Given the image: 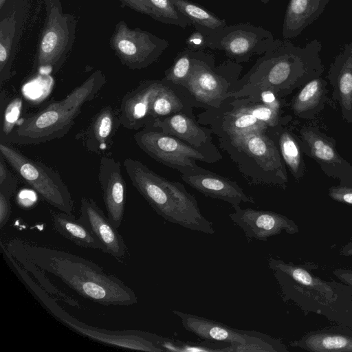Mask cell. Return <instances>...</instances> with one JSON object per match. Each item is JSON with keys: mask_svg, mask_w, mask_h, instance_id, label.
Listing matches in <instances>:
<instances>
[{"mask_svg": "<svg viewBox=\"0 0 352 352\" xmlns=\"http://www.w3.org/2000/svg\"><path fill=\"white\" fill-rule=\"evenodd\" d=\"M5 246L16 261H28L53 274L94 302L114 306L138 302L135 292L122 280L83 257L19 239L10 240Z\"/></svg>", "mask_w": 352, "mask_h": 352, "instance_id": "obj_1", "label": "cell"}, {"mask_svg": "<svg viewBox=\"0 0 352 352\" xmlns=\"http://www.w3.org/2000/svg\"><path fill=\"white\" fill-rule=\"evenodd\" d=\"M321 42L315 38L303 47L289 39L276 38L250 69L237 82L230 97L248 96L270 89L283 98L324 71L320 53Z\"/></svg>", "mask_w": 352, "mask_h": 352, "instance_id": "obj_2", "label": "cell"}, {"mask_svg": "<svg viewBox=\"0 0 352 352\" xmlns=\"http://www.w3.org/2000/svg\"><path fill=\"white\" fill-rule=\"evenodd\" d=\"M123 166L133 186L166 221L212 234V223L201 214L195 197L185 186L157 175L139 160L126 158Z\"/></svg>", "mask_w": 352, "mask_h": 352, "instance_id": "obj_3", "label": "cell"}, {"mask_svg": "<svg viewBox=\"0 0 352 352\" xmlns=\"http://www.w3.org/2000/svg\"><path fill=\"white\" fill-rule=\"evenodd\" d=\"M100 70L60 100L49 103L40 111L21 118L10 133L1 141L20 145H34L65 136L87 102L92 100L106 83Z\"/></svg>", "mask_w": 352, "mask_h": 352, "instance_id": "obj_4", "label": "cell"}, {"mask_svg": "<svg viewBox=\"0 0 352 352\" xmlns=\"http://www.w3.org/2000/svg\"><path fill=\"white\" fill-rule=\"evenodd\" d=\"M218 140L250 184L285 187L287 175L276 142V127Z\"/></svg>", "mask_w": 352, "mask_h": 352, "instance_id": "obj_5", "label": "cell"}, {"mask_svg": "<svg viewBox=\"0 0 352 352\" xmlns=\"http://www.w3.org/2000/svg\"><path fill=\"white\" fill-rule=\"evenodd\" d=\"M2 254L30 292L45 309L56 320L72 331L100 343L123 348L151 352H162L153 341L154 333L141 330H109L87 324L68 314L56 301V298L46 292L30 274L24 270L6 248Z\"/></svg>", "mask_w": 352, "mask_h": 352, "instance_id": "obj_6", "label": "cell"}, {"mask_svg": "<svg viewBox=\"0 0 352 352\" xmlns=\"http://www.w3.org/2000/svg\"><path fill=\"white\" fill-rule=\"evenodd\" d=\"M242 69L241 64L230 60L215 66L212 54L202 51L182 86L195 107L217 108L234 91Z\"/></svg>", "mask_w": 352, "mask_h": 352, "instance_id": "obj_7", "label": "cell"}, {"mask_svg": "<svg viewBox=\"0 0 352 352\" xmlns=\"http://www.w3.org/2000/svg\"><path fill=\"white\" fill-rule=\"evenodd\" d=\"M137 145L151 158L181 174L198 170L197 162L213 164L223 157L214 144L195 147L155 128L145 126L134 135Z\"/></svg>", "mask_w": 352, "mask_h": 352, "instance_id": "obj_8", "label": "cell"}, {"mask_svg": "<svg viewBox=\"0 0 352 352\" xmlns=\"http://www.w3.org/2000/svg\"><path fill=\"white\" fill-rule=\"evenodd\" d=\"M0 155L43 201L62 212L72 214V194L57 171L27 157L6 142H0Z\"/></svg>", "mask_w": 352, "mask_h": 352, "instance_id": "obj_9", "label": "cell"}, {"mask_svg": "<svg viewBox=\"0 0 352 352\" xmlns=\"http://www.w3.org/2000/svg\"><path fill=\"white\" fill-rule=\"evenodd\" d=\"M181 319L182 326L199 338L231 344L232 351H278L276 342L272 338L256 331L241 330L226 324L191 314L173 310Z\"/></svg>", "mask_w": 352, "mask_h": 352, "instance_id": "obj_10", "label": "cell"}, {"mask_svg": "<svg viewBox=\"0 0 352 352\" xmlns=\"http://www.w3.org/2000/svg\"><path fill=\"white\" fill-rule=\"evenodd\" d=\"M272 33L250 23L225 26L208 37V47L225 52L236 63L248 62L254 55H263L274 41Z\"/></svg>", "mask_w": 352, "mask_h": 352, "instance_id": "obj_11", "label": "cell"}, {"mask_svg": "<svg viewBox=\"0 0 352 352\" xmlns=\"http://www.w3.org/2000/svg\"><path fill=\"white\" fill-rule=\"evenodd\" d=\"M110 44L121 63L132 69H142L155 62L168 47L167 40L140 28H130L120 21Z\"/></svg>", "mask_w": 352, "mask_h": 352, "instance_id": "obj_12", "label": "cell"}, {"mask_svg": "<svg viewBox=\"0 0 352 352\" xmlns=\"http://www.w3.org/2000/svg\"><path fill=\"white\" fill-rule=\"evenodd\" d=\"M75 23L71 15L56 6L47 12L36 60L38 71L56 72L61 67L72 48Z\"/></svg>", "mask_w": 352, "mask_h": 352, "instance_id": "obj_13", "label": "cell"}, {"mask_svg": "<svg viewBox=\"0 0 352 352\" xmlns=\"http://www.w3.org/2000/svg\"><path fill=\"white\" fill-rule=\"evenodd\" d=\"M197 122L208 126L218 138H234L268 127L252 114L236 105L231 97L226 99L219 107L206 109L199 113Z\"/></svg>", "mask_w": 352, "mask_h": 352, "instance_id": "obj_14", "label": "cell"}, {"mask_svg": "<svg viewBox=\"0 0 352 352\" xmlns=\"http://www.w3.org/2000/svg\"><path fill=\"white\" fill-rule=\"evenodd\" d=\"M234 212L229 217L241 228L245 236L250 239L267 241L270 237L283 231L293 234L298 228L293 221L285 216L272 211L241 208L239 205H233Z\"/></svg>", "mask_w": 352, "mask_h": 352, "instance_id": "obj_15", "label": "cell"}, {"mask_svg": "<svg viewBox=\"0 0 352 352\" xmlns=\"http://www.w3.org/2000/svg\"><path fill=\"white\" fill-rule=\"evenodd\" d=\"M82 221L101 243L102 252L113 256L121 262L127 254V247L119 234L118 228L111 223L107 215L91 198L82 197L80 200Z\"/></svg>", "mask_w": 352, "mask_h": 352, "instance_id": "obj_16", "label": "cell"}, {"mask_svg": "<svg viewBox=\"0 0 352 352\" xmlns=\"http://www.w3.org/2000/svg\"><path fill=\"white\" fill-rule=\"evenodd\" d=\"M98 179L107 217L118 228L123 220L126 192L120 162L111 157L102 156L100 160Z\"/></svg>", "mask_w": 352, "mask_h": 352, "instance_id": "obj_17", "label": "cell"}, {"mask_svg": "<svg viewBox=\"0 0 352 352\" xmlns=\"http://www.w3.org/2000/svg\"><path fill=\"white\" fill-rule=\"evenodd\" d=\"M182 179L206 197L224 201L233 205L241 202L254 204L234 181L202 167L188 173L181 174Z\"/></svg>", "mask_w": 352, "mask_h": 352, "instance_id": "obj_18", "label": "cell"}, {"mask_svg": "<svg viewBox=\"0 0 352 352\" xmlns=\"http://www.w3.org/2000/svg\"><path fill=\"white\" fill-rule=\"evenodd\" d=\"M163 85L162 79L144 80L124 96L119 110L123 127L138 130L149 123L152 102Z\"/></svg>", "mask_w": 352, "mask_h": 352, "instance_id": "obj_19", "label": "cell"}, {"mask_svg": "<svg viewBox=\"0 0 352 352\" xmlns=\"http://www.w3.org/2000/svg\"><path fill=\"white\" fill-rule=\"evenodd\" d=\"M146 126H151L173 135L195 147H203L214 144L211 129L201 126L195 116L184 113L156 118Z\"/></svg>", "mask_w": 352, "mask_h": 352, "instance_id": "obj_20", "label": "cell"}, {"mask_svg": "<svg viewBox=\"0 0 352 352\" xmlns=\"http://www.w3.org/2000/svg\"><path fill=\"white\" fill-rule=\"evenodd\" d=\"M121 124L120 111L111 106L102 107L92 118L82 139L85 146L91 152H104L111 144Z\"/></svg>", "mask_w": 352, "mask_h": 352, "instance_id": "obj_21", "label": "cell"}, {"mask_svg": "<svg viewBox=\"0 0 352 352\" xmlns=\"http://www.w3.org/2000/svg\"><path fill=\"white\" fill-rule=\"evenodd\" d=\"M329 1L289 0L283 19V38H294L299 36L320 17Z\"/></svg>", "mask_w": 352, "mask_h": 352, "instance_id": "obj_22", "label": "cell"}, {"mask_svg": "<svg viewBox=\"0 0 352 352\" xmlns=\"http://www.w3.org/2000/svg\"><path fill=\"white\" fill-rule=\"evenodd\" d=\"M162 80L164 85L152 102L149 122L178 113L195 116V104L188 90L182 85Z\"/></svg>", "mask_w": 352, "mask_h": 352, "instance_id": "obj_23", "label": "cell"}, {"mask_svg": "<svg viewBox=\"0 0 352 352\" xmlns=\"http://www.w3.org/2000/svg\"><path fill=\"white\" fill-rule=\"evenodd\" d=\"M343 113H352V41L345 43L335 58L328 74Z\"/></svg>", "mask_w": 352, "mask_h": 352, "instance_id": "obj_24", "label": "cell"}, {"mask_svg": "<svg viewBox=\"0 0 352 352\" xmlns=\"http://www.w3.org/2000/svg\"><path fill=\"white\" fill-rule=\"evenodd\" d=\"M53 227L55 230L76 245L102 251V246L91 231L79 219L72 214L50 211Z\"/></svg>", "mask_w": 352, "mask_h": 352, "instance_id": "obj_25", "label": "cell"}, {"mask_svg": "<svg viewBox=\"0 0 352 352\" xmlns=\"http://www.w3.org/2000/svg\"><path fill=\"white\" fill-rule=\"evenodd\" d=\"M177 8L190 21L195 29L209 36L225 26L226 20L212 12L189 0H171Z\"/></svg>", "mask_w": 352, "mask_h": 352, "instance_id": "obj_26", "label": "cell"}, {"mask_svg": "<svg viewBox=\"0 0 352 352\" xmlns=\"http://www.w3.org/2000/svg\"><path fill=\"white\" fill-rule=\"evenodd\" d=\"M326 82L320 77L314 78L304 85L292 100V109L299 117L312 112L318 107L324 97Z\"/></svg>", "mask_w": 352, "mask_h": 352, "instance_id": "obj_27", "label": "cell"}, {"mask_svg": "<svg viewBox=\"0 0 352 352\" xmlns=\"http://www.w3.org/2000/svg\"><path fill=\"white\" fill-rule=\"evenodd\" d=\"M286 124L276 127V142L285 164L292 175L299 179L302 173V161L298 143Z\"/></svg>", "mask_w": 352, "mask_h": 352, "instance_id": "obj_28", "label": "cell"}, {"mask_svg": "<svg viewBox=\"0 0 352 352\" xmlns=\"http://www.w3.org/2000/svg\"><path fill=\"white\" fill-rule=\"evenodd\" d=\"M231 98L236 105L252 114L268 127L287 124L289 120L288 116H283V112L276 111L260 101L245 96L231 97Z\"/></svg>", "mask_w": 352, "mask_h": 352, "instance_id": "obj_29", "label": "cell"}, {"mask_svg": "<svg viewBox=\"0 0 352 352\" xmlns=\"http://www.w3.org/2000/svg\"><path fill=\"white\" fill-rule=\"evenodd\" d=\"M302 138L308 145L311 155L319 162L336 166L342 159L331 142L312 129H302Z\"/></svg>", "mask_w": 352, "mask_h": 352, "instance_id": "obj_30", "label": "cell"}, {"mask_svg": "<svg viewBox=\"0 0 352 352\" xmlns=\"http://www.w3.org/2000/svg\"><path fill=\"white\" fill-rule=\"evenodd\" d=\"M16 20L10 16L0 23V85L11 77V50L16 30Z\"/></svg>", "mask_w": 352, "mask_h": 352, "instance_id": "obj_31", "label": "cell"}, {"mask_svg": "<svg viewBox=\"0 0 352 352\" xmlns=\"http://www.w3.org/2000/svg\"><path fill=\"white\" fill-rule=\"evenodd\" d=\"M202 51L195 52L184 48L174 59L172 65L164 72L162 79L171 83L183 85L188 78L195 61Z\"/></svg>", "mask_w": 352, "mask_h": 352, "instance_id": "obj_32", "label": "cell"}, {"mask_svg": "<svg viewBox=\"0 0 352 352\" xmlns=\"http://www.w3.org/2000/svg\"><path fill=\"white\" fill-rule=\"evenodd\" d=\"M305 344L314 351H352V338L342 335L314 334L306 339Z\"/></svg>", "mask_w": 352, "mask_h": 352, "instance_id": "obj_33", "label": "cell"}, {"mask_svg": "<svg viewBox=\"0 0 352 352\" xmlns=\"http://www.w3.org/2000/svg\"><path fill=\"white\" fill-rule=\"evenodd\" d=\"M152 10V18L166 24L186 28L191 23L177 8L171 0H148Z\"/></svg>", "mask_w": 352, "mask_h": 352, "instance_id": "obj_34", "label": "cell"}, {"mask_svg": "<svg viewBox=\"0 0 352 352\" xmlns=\"http://www.w3.org/2000/svg\"><path fill=\"white\" fill-rule=\"evenodd\" d=\"M269 267L274 270L283 272L305 286L318 289L321 287H326L324 283L318 279H315L308 272L300 267L285 263L282 261L274 258H271L269 261Z\"/></svg>", "mask_w": 352, "mask_h": 352, "instance_id": "obj_35", "label": "cell"}, {"mask_svg": "<svg viewBox=\"0 0 352 352\" xmlns=\"http://www.w3.org/2000/svg\"><path fill=\"white\" fill-rule=\"evenodd\" d=\"M17 262L24 270H25L29 274H32L35 281L52 296L62 300L71 306L79 307L78 301L60 291L51 282H50L48 278L44 275L43 271L28 261H20Z\"/></svg>", "mask_w": 352, "mask_h": 352, "instance_id": "obj_36", "label": "cell"}, {"mask_svg": "<svg viewBox=\"0 0 352 352\" xmlns=\"http://www.w3.org/2000/svg\"><path fill=\"white\" fill-rule=\"evenodd\" d=\"M23 100L20 98L12 99L1 113V140L6 138L13 130L19 120Z\"/></svg>", "mask_w": 352, "mask_h": 352, "instance_id": "obj_37", "label": "cell"}, {"mask_svg": "<svg viewBox=\"0 0 352 352\" xmlns=\"http://www.w3.org/2000/svg\"><path fill=\"white\" fill-rule=\"evenodd\" d=\"M17 179L8 168L6 160L0 155V192L12 197L17 188Z\"/></svg>", "mask_w": 352, "mask_h": 352, "instance_id": "obj_38", "label": "cell"}, {"mask_svg": "<svg viewBox=\"0 0 352 352\" xmlns=\"http://www.w3.org/2000/svg\"><path fill=\"white\" fill-rule=\"evenodd\" d=\"M208 36L195 30L186 39V48L195 51H204L208 47Z\"/></svg>", "mask_w": 352, "mask_h": 352, "instance_id": "obj_39", "label": "cell"}, {"mask_svg": "<svg viewBox=\"0 0 352 352\" xmlns=\"http://www.w3.org/2000/svg\"><path fill=\"white\" fill-rule=\"evenodd\" d=\"M10 197L8 195L0 192V228L6 226L10 219L11 214Z\"/></svg>", "mask_w": 352, "mask_h": 352, "instance_id": "obj_40", "label": "cell"}, {"mask_svg": "<svg viewBox=\"0 0 352 352\" xmlns=\"http://www.w3.org/2000/svg\"><path fill=\"white\" fill-rule=\"evenodd\" d=\"M330 197L338 201L352 204V188L337 186L329 189Z\"/></svg>", "mask_w": 352, "mask_h": 352, "instance_id": "obj_41", "label": "cell"}, {"mask_svg": "<svg viewBox=\"0 0 352 352\" xmlns=\"http://www.w3.org/2000/svg\"><path fill=\"white\" fill-rule=\"evenodd\" d=\"M123 6H128L136 12L152 16V10L148 0H118Z\"/></svg>", "mask_w": 352, "mask_h": 352, "instance_id": "obj_42", "label": "cell"}, {"mask_svg": "<svg viewBox=\"0 0 352 352\" xmlns=\"http://www.w3.org/2000/svg\"><path fill=\"white\" fill-rule=\"evenodd\" d=\"M6 0H0V8H2V7L4 5V3L6 2Z\"/></svg>", "mask_w": 352, "mask_h": 352, "instance_id": "obj_43", "label": "cell"}, {"mask_svg": "<svg viewBox=\"0 0 352 352\" xmlns=\"http://www.w3.org/2000/svg\"><path fill=\"white\" fill-rule=\"evenodd\" d=\"M261 3L267 4L270 0H259Z\"/></svg>", "mask_w": 352, "mask_h": 352, "instance_id": "obj_44", "label": "cell"}, {"mask_svg": "<svg viewBox=\"0 0 352 352\" xmlns=\"http://www.w3.org/2000/svg\"><path fill=\"white\" fill-rule=\"evenodd\" d=\"M349 282H351V283L352 284V280H348Z\"/></svg>", "mask_w": 352, "mask_h": 352, "instance_id": "obj_45", "label": "cell"}, {"mask_svg": "<svg viewBox=\"0 0 352 352\" xmlns=\"http://www.w3.org/2000/svg\"><path fill=\"white\" fill-rule=\"evenodd\" d=\"M352 254V253H351Z\"/></svg>", "mask_w": 352, "mask_h": 352, "instance_id": "obj_46", "label": "cell"}]
</instances>
